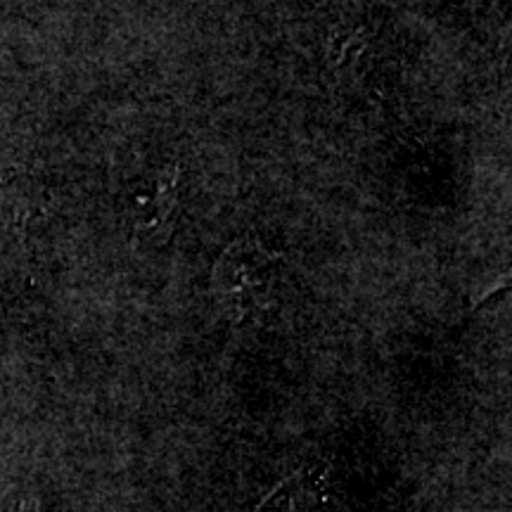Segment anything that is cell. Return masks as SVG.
<instances>
[{
  "instance_id": "cell-3",
  "label": "cell",
  "mask_w": 512,
  "mask_h": 512,
  "mask_svg": "<svg viewBox=\"0 0 512 512\" xmlns=\"http://www.w3.org/2000/svg\"><path fill=\"white\" fill-rule=\"evenodd\" d=\"M325 489V470L299 467L254 505L252 512H313Z\"/></svg>"
},
{
  "instance_id": "cell-1",
  "label": "cell",
  "mask_w": 512,
  "mask_h": 512,
  "mask_svg": "<svg viewBox=\"0 0 512 512\" xmlns=\"http://www.w3.org/2000/svg\"><path fill=\"white\" fill-rule=\"evenodd\" d=\"M214 290L238 328H268L287 304L290 268L261 240H235L214 268Z\"/></svg>"
},
{
  "instance_id": "cell-4",
  "label": "cell",
  "mask_w": 512,
  "mask_h": 512,
  "mask_svg": "<svg viewBox=\"0 0 512 512\" xmlns=\"http://www.w3.org/2000/svg\"><path fill=\"white\" fill-rule=\"evenodd\" d=\"M176 192L171 183H159L157 188L140 192L138 197V228L143 235H162L171 226Z\"/></svg>"
},
{
  "instance_id": "cell-2",
  "label": "cell",
  "mask_w": 512,
  "mask_h": 512,
  "mask_svg": "<svg viewBox=\"0 0 512 512\" xmlns=\"http://www.w3.org/2000/svg\"><path fill=\"white\" fill-rule=\"evenodd\" d=\"M328 69L339 88L363 100L387 98L401 76L399 57L387 38L366 27L335 38Z\"/></svg>"
},
{
  "instance_id": "cell-5",
  "label": "cell",
  "mask_w": 512,
  "mask_h": 512,
  "mask_svg": "<svg viewBox=\"0 0 512 512\" xmlns=\"http://www.w3.org/2000/svg\"><path fill=\"white\" fill-rule=\"evenodd\" d=\"M10 512H41V508H38V505L31 501V498H24V501L12 505Z\"/></svg>"
}]
</instances>
